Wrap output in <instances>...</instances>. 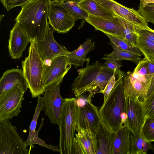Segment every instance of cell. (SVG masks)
<instances>
[{"label": "cell", "mask_w": 154, "mask_h": 154, "mask_svg": "<svg viewBox=\"0 0 154 154\" xmlns=\"http://www.w3.org/2000/svg\"><path fill=\"white\" fill-rule=\"evenodd\" d=\"M124 74L120 69L118 70L115 85L99 110L101 119L115 132L122 126L121 115L125 112V99L122 80Z\"/></svg>", "instance_id": "277c9868"}, {"label": "cell", "mask_w": 154, "mask_h": 154, "mask_svg": "<svg viewBox=\"0 0 154 154\" xmlns=\"http://www.w3.org/2000/svg\"><path fill=\"white\" fill-rule=\"evenodd\" d=\"M78 98L75 99V102L77 106L79 107L83 106L87 104L89 100L88 98L82 94L79 96Z\"/></svg>", "instance_id": "74e56055"}, {"label": "cell", "mask_w": 154, "mask_h": 154, "mask_svg": "<svg viewBox=\"0 0 154 154\" xmlns=\"http://www.w3.org/2000/svg\"><path fill=\"white\" fill-rule=\"evenodd\" d=\"M61 5L78 19L85 21L88 16L87 13L80 6L78 2H68L61 4Z\"/></svg>", "instance_id": "83f0119b"}, {"label": "cell", "mask_w": 154, "mask_h": 154, "mask_svg": "<svg viewBox=\"0 0 154 154\" xmlns=\"http://www.w3.org/2000/svg\"><path fill=\"white\" fill-rule=\"evenodd\" d=\"M75 98L64 99L57 124L60 131L59 152L73 154L76 126Z\"/></svg>", "instance_id": "5b68a950"}, {"label": "cell", "mask_w": 154, "mask_h": 154, "mask_svg": "<svg viewBox=\"0 0 154 154\" xmlns=\"http://www.w3.org/2000/svg\"><path fill=\"white\" fill-rule=\"evenodd\" d=\"M116 70L117 69H115V72L113 75L109 79L107 84L102 92L104 95L103 103L106 101L116 83L117 79Z\"/></svg>", "instance_id": "d590c367"}, {"label": "cell", "mask_w": 154, "mask_h": 154, "mask_svg": "<svg viewBox=\"0 0 154 154\" xmlns=\"http://www.w3.org/2000/svg\"><path fill=\"white\" fill-rule=\"evenodd\" d=\"M72 65L67 56H60L51 60L48 65L44 66V84L45 90L60 80L71 68Z\"/></svg>", "instance_id": "7c38bea8"}, {"label": "cell", "mask_w": 154, "mask_h": 154, "mask_svg": "<svg viewBox=\"0 0 154 154\" xmlns=\"http://www.w3.org/2000/svg\"><path fill=\"white\" fill-rule=\"evenodd\" d=\"M49 2L47 0H32L21 7L15 19L31 40L36 42L45 38Z\"/></svg>", "instance_id": "3957f363"}, {"label": "cell", "mask_w": 154, "mask_h": 154, "mask_svg": "<svg viewBox=\"0 0 154 154\" xmlns=\"http://www.w3.org/2000/svg\"><path fill=\"white\" fill-rule=\"evenodd\" d=\"M73 154H85L82 144L75 137V139Z\"/></svg>", "instance_id": "8d00e7d4"}, {"label": "cell", "mask_w": 154, "mask_h": 154, "mask_svg": "<svg viewBox=\"0 0 154 154\" xmlns=\"http://www.w3.org/2000/svg\"><path fill=\"white\" fill-rule=\"evenodd\" d=\"M116 134L101 119L94 136L96 154H112Z\"/></svg>", "instance_id": "ac0fdd59"}, {"label": "cell", "mask_w": 154, "mask_h": 154, "mask_svg": "<svg viewBox=\"0 0 154 154\" xmlns=\"http://www.w3.org/2000/svg\"><path fill=\"white\" fill-rule=\"evenodd\" d=\"M80 6L88 14L104 18L117 16L112 11L101 6L94 0H83L79 3Z\"/></svg>", "instance_id": "7402d4cb"}, {"label": "cell", "mask_w": 154, "mask_h": 154, "mask_svg": "<svg viewBox=\"0 0 154 154\" xmlns=\"http://www.w3.org/2000/svg\"><path fill=\"white\" fill-rule=\"evenodd\" d=\"M143 105L146 116L154 118V94Z\"/></svg>", "instance_id": "e575fe53"}, {"label": "cell", "mask_w": 154, "mask_h": 154, "mask_svg": "<svg viewBox=\"0 0 154 154\" xmlns=\"http://www.w3.org/2000/svg\"><path fill=\"white\" fill-rule=\"evenodd\" d=\"M140 131L147 140L154 142V118L146 116Z\"/></svg>", "instance_id": "f1b7e54d"}, {"label": "cell", "mask_w": 154, "mask_h": 154, "mask_svg": "<svg viewBox=\"0 0 154 154\" xmlns=\"http://www.w3.org/2000/svg\"><path fill=\"white\" fill-rule=\"evenodd\" d=\"M90 57L87 58L85 67L77 70L78 75L74 79L71 89L76 97L88 92V98H91L95 92L101 93L109 79L113 75L115 70H112L96 61L89 65Z\"/></svg>", "instance_id": "7a4b0ae2"}, {"label": "cell", "mask_w": 154, "mask_h": 154, "mask_svg": "<svg viewBox=\"0 0 154 154\" xmlns=\"http://www.w3.org/2000/svg\"><path fill=\"white\" fill-rule=\"evenodd\" d=\"M105 8L135 24L148 28L147 22L138 11L126 7L114 0H94Z\"/></svg>", "instance_id": "2e32d148"}, {"label": "cell", "mask_w": 154, "mask_h": 154, "mask_svg": "<svg viewBox=\"0 0 154 154\" xmlns=\"http://www.w3.org/2000/svg\"><path fill=\"white\" fill-rule=\"evenodd\" d=\"M32 0H0L4 7L8 11L17 6H22Z\"/></svg>", "instance_id": "836d02e7"}, {"label": "cell", "mask_w": 154, "mask_h": 154, "mask_svg": "<svg viewBox=\"0 0 154 154\" xmlns=\"http://www.w3.org/2000/svg\"><path fill=\"white\" fill-rule=\"evenodd\" d=\"M136 34L137 48L149 61L154 62V41L142 35Z\"/></svg>", "instance_id": "d4e9b609"}, {"label": "cell", "mask_w": 154, "mask_h": 154, "mask_svg": "<svg viewBox=\"0 0 154 154\" xmlns=\"http://www.w3.org/2000/svg\"><path fill=\"white\" fill-rule=\"evenodd\" d=\"M149 3H154V0H140V5L145 6Z\"/></svg>", "instance_id": "f35d334b"}, {"label": "cell", "mask_w": 154, "mask_h": 154, "mask_svg": "<svg viewBox=\"0 0 154 154\" xmlns=\"http://www.w3.org/2000/svg\"><path fill=\"white\" fill-rule=\"evenodd\" d=\"M76 130L77 133L75 134V137L81 142L85 154H96V144L94 136L76 126Z\"/></svg>", "instance_id": "cb8c5ba5"}, {"label": "cell", "mask_w": 154, "mask_h": 154, "mask_svg": "<svg viewBox=\"0 0 154 154\" xmlns=\"http://www.w3.org/2000/svg\"><path fill=\"white\" fill-rule=\"evenodd\" d=\"M23 140L9 120L0 121V154H29Z\"/></svg>", "instance_id": "52a82bcc"}, {"label": "cell", "mask_w": 154, "mask_h": 154, "mask_svg": "<svg viewBox=\"0 0 154 154\" xmlns=\"http://www.w3.org/2000/svg\"><path fill=\"white\" fill-rule=\"evenodd\" d=\"M122 80L125 98L134 97L143 104L154 94V62L144 57L132 72L125 73Z\"/></svg>", "instance_id": "6da1fadb"}, {"label": "cell", "mask_w": 154, "mask_h": 154, "mask_svg": "<svg viewBox=\"0 0 154 154\" xmlns=\"http://www.w3.org/2000/svg\"><path fill=\"white\" fill-rule=\"evenodd\" d=\"M48 23L58 33H66L74 26L78 19L72 16L61 4L49 2Z\"/></svg>", "instance_id": "9c48e42d"}, {"label": "cell", "mask_w": 154, "mask_h": 154, "mask_svg": "<svg viewBox=\"0 0 154 154\" xmlns=\"http://www.w3.org/2000/svg\"><path fill=\"white\" fill-rule=\"evenodd\" d=\"M135 33L144 36L154 41V30L150 28H146L134 24Z\"/></svg>", "instance_id": "d6a6232c"}, {"label": "cell", "mask_w": 154, "mask_h": 154, "mask_svg": "<svg viewBox=\"0 0 154 154\" xmlns=\"http://www.w3.org/2000/svg\"><path fill=\"white\" fill-rule=\"evenodd\" d=\"M31 40L20 24L16 22L10 31L8 48L13 59H19Z\"/></svg>", "instance_id": "e0dca14e"}, {"label": "cell", "mask_w": 154, "mask_h": 154, "mask_svg": "<svg viewBox=\"0 0 154 154\" xmlns=\"http://www.w3.org/2000/svg\"><path fill=\"white\" fill-rule=\"evenodd\" d=\"M130 131L123 125L116 132L112 154H129Z\"/></svg>", "instance_id": "44dd1931"}, {"label": "cell", "mask_w": 154, "mask_h": 154, "mask_svg": "<svg viewBox=\"0 0 154 154\" xmlns=\"http://www.w3.org/2000/svg\"><path fill=\"white\" fill-rule=\"evenodd\" d=\"M63 79L46 89L43 94V110L51 123L57 124L64 99L60 94V87Z\"/></svg>", "instance_id": "30bf717a"}, {"label": "cell", "mask_w": 154, "mask_h": 154, "mask_svg": "<svg viewBox=\"0 0 154 154\" xmlns=\"http://www.w3.org/2000/svg\"><path fill=\"white\" fill-rule=\"evenodd\" d=\"M49 3L56 2V0H47Z\"/></svg>", "instance_id": "b9f144b4"}, {"label": "cell", "mask_w": 154, "mask_h": 154, "mask_svg": "<svg viewBox=\"0 0 154 154\" xmlns=\"http://www.w3.org/2000/svg\"><path fill=\"white\" fill-rule=\"evenodd\" d=\"M64 2V0H56V3L59 4H62Z\"/></svg>", "instance_id": "60d3db41"}, {"label": "cell", "mask_w": 154, "mask_h": 154, "mask_svg": "<svg viewBox=\"0 0 154 154\" xmlns=\"http://www.w3.org/2000/svg\"><path fill=\"white\" fill-rule=\"evenodd\" d=\"M25 92L21 84H18L0 94V121L18 116Z\"/></svg>", "instance_id": "ba28073f"}, {"label": "cell", "mask_w": 154, "mask_h": 154, "mask_svg": "<svg viewBox=\"0 0 154 154\" xmlns=\"http://www.w3.org/2000/svg\"><path fill=\"white\" fill-rule=\"evenodd\" d=\"M95 47V42H92L91 38H87L77 49L73 51H69L67 56L71 65H73L75 69L79 66L83 67L87 60V54L94 50Z\"/></svg>", "instance_id": "ffe728a7"}, {"label": "cell", "mask_w": 154, "mask_h": 154, "mask_svg": "<svg viewBox=\"0 0 154 154\" xmlns=\"http://www.w3.org/2000/svg\"><path fill=\"white\" fill-rule=\"evenodd\" d=\"M105 34L109 38L110 41V44L113 49L129 51L139 56L143 54L137 48L133 47L124 39L108 34Z\"/></svg>", "instance_id": "4316f807"}, {"label": "cell", "mask_w": 154, "mask_h": 154, "mask_svg": "<svg viewBox=\"0 0 154 154\" xmlns=\"http://www.w3.org/2000/svg\"><path fill=\"white\" fill-rule=\"evenodd\" d=\"M85 21L96 30L125 39V28L117 15L110 18H104L88 14Z\"/></svg>", "instance_id": "9a60e30c"}, {"label": "cell", "mask_w": 154, "mask_h": 154, "mask_svg": "<svg viewBox=\"0 0 154 154\" xmlns=\"http://www.w3.org/2000/svg\"><path fill=\"white\" fill-rule=\"evenodd\" d=\"M64 2H74L79 3L83 0H64Z\"/></svg>", "instance_id": "ab89813d"}, {"label": "cell", "mask_w": 154, "mask_h": 154, "mask_svg": "<svg viewBox=\"0 0 154 154\" xmlns=\"http://www.w3.org/2000/svg\"><path fill=\"white\" fill-rule=\"evenodd\" d=\"M125 112L127 116L126 126L134 134L140 131L146 117L143 104L136 99L125 98Z\"/></svg>", "instance_id": "5bb4252c"}, {"label": "cell", "mask_w": 154, "mask_h": 154, "mask_svg": "<svg viewBox=\"0 0 154 154\" xmlns=\"http://www.w3.org/2000/svg\"><path fill=\"white\" fill-rule=\"evenodd\" d=\"M104 56L114 57L122 60H130L137 63L141 59L140 56L133 53L117 49H113L112 52L106 54Z\"/></svg>", "instance_id": "f546056e"}, {"label": "cell", "mask_w": 154, "mask_h": 154, "mask_svg": "<svg viewBox=\"0 0 154 154\" xmlns=\"http://www.w3.org/2000/svg\"><path fill=\"white\" fill-rule=\"evenodd\" d=\"M152 147L151 142L144 137L140 131L136 135L130 131L129 154H146Z\"/></svg>", "instance_id": "603a6c76"}, {"label": "cell", "mask_w": 154, "mask_h": 154, "mask_svg": "<svg viewBox=\"0 0 154 154\" xmlns=\"http://www.w3.org/2000/svg\"><path fill=\"white\" fill-rule=\"evenodd\" d=\"M37 104L35 110V112L32 119L29 127V132L27 140L24 142L26 147L31 145L33 138L36 132L37 120L39 114L42 110H43L44 107V100L43 97L39 96L38 97Z\"/></svg>", "instance_id": "484cf974"}, {"label": "cell", "mask_w": 154, "mask_h": 154, "mask_svg": "<svg viewBox=\"0 0 154 154\" xmlns=\"http://www.w3.org/2000/svg\"><path fill=\"white\" fill-rule=\"evenodd\" d=\"M4 16V15L3 14H1L0 15V21H1L2 19L3 18Z\"/></svg>", "instance_id": "7bdbcfd3"}, {"label": "cell", "mask_w": 154, "mask_h": 154, "mask_svg": "<svg viewBox=\"0 0 154 154\" xmlns=\"http://www.w3.org/2000/svg\"><path fill=\"white\" fill-rule=\"evenodd\" d=\"M103 57L102 59L105 61L104 65L110 69L113 70L118 69L122 66L121 62L122 60L111 56Z\"/></svg>", "instance_id": "1f68e13d"}, {"label": "cell", "mask_w": 154, "mask_h": 154, "mask_svg": "<svg viewBox=\"0 0 154 154\" xmlns=\"http://www.w3.org/2000/svg\"><path fill=\"white\" fill-rule=\"evenodd\" d=\"M137 11L147 22L154 24V3L145 6L140 5Z\"/></svg>", "instance_id": "4dcf8cb0"}, {"label": "cell", "mask_w": 154, "mask_h": 154, "mask_svg": "<svg viewBox=\"0 0 154 154\" xmlns=\"http://www.w3.org/2000/svg\"><path fill=\"white\" fill-rule=\"evenodd\" d=\"M21 63L32 97L43 94L45 90L44 84L45 63L38 52L36 42L31 40L28 55Z\"/></svg>", "instance_id": "8992f818"}, {"label": "cell", "mask_w": 154, "mask_h": 154, "mask_svg": "<svg viewBox=\"0 0 154 154\" xmlns=\"http://www.w3.org/2000/svg\"><path fill=\"white\" fill-rule=\"evenodd\" d=\"M152 150L153 153H154V145L152 146Z\"/></svg>", "instance_id": "ee69618b"}, {"label": "cell", "mask_w": 154, "mask_h": 154, "mask_svg": "<svg viewBox=\"0 0 154 154\" xmlns=\"http://www.w3.org/2000/svg\"><path fill=\"white\" fill-rule=\"evenodd\" d=\"M21 84L26 92L28 88V84L23 69H13L4 72L0 80V94Z\"/></svg>", "instance_id": "d6986e66"}, {"label": "cell", "mask_w": 154, "mask_h": 154, "mask_svg": "<svg viewBox=\"0 0 154 154\" xmlns=\"http://www.w3.org/2000/svg\"><path fill=\"white\" fill-rule=\"evenodd\" d=\"M91 101L82 107L76 105V125L79 129L95 136L101 119L97 108Z\"/></svg>", "instance_id": "8fae6325"}, {"label": "cell", "mask_w": 154, "mask_h": 154, "mask_svg": "<svg viewBox=\"0 0 154 154\" xmlns=\"http://www.w3.org/2000/svg\"><path fill=\"white\" fill-rule=\"evenodd\" d=\"M54 30L51 27L48 22L47 25L45 38L36 42L38 52L45 63L56 57L68 56L69 51L66 47L58 44L55 40Z\"/></svg>", "instance_id": "4fadbf2b"}]
</instances>
